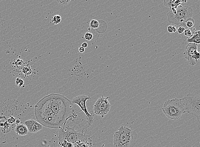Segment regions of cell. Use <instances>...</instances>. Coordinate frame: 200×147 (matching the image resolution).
<instances>
[{"instance_id":"8","label":"cell","mask_w":200,"mask_h":147,"mask_svg":"<svg viewBox=\"0 0 200 147\" xmlns=\"http://www.w3.org/2000/svg\"><path fill=\"white\" fill-rule=\"evenodd\" d=\"M183 54L189 65L191 66H194L198 62V59L200 60V52L198 50V45L189 43L186 47Z\"/></svg>"},{"instance_id":"19","label":"cell","mask_w":200,"mask_h":147,"mask_svg":"<svg viewBox=\"0 0 200 147\" xmlns=\"http://www.w3.org/2000/svg\"><path fill=\"white\" fill-rule=\"evenodd\" d=\"M84 38L87 40L90 41L93 39V35L92 33L87 32L84 35Z\"/></svg>"},{"instance_id":"18","label":"cell","mask_w":200,"mask_h":147,"mask_svg":"<svg viewBox=\"0 0 200 147\" xmlns=\"http://www.w3.org/2000/svg\"><path fill=\"white\" fill-rule=\"evenodd\" d=\"M24 82L23 80L22 79L20 78H17L16 79V84L18 87H21L24 85Z\"/></svg>"},{"instance_id":"13","label":"cell","mask_w":200,"mask_h":147,"mask_svg":"<svg viewBox=\"0 0 200 147\" xmlns=\"http://www.w3.org/2000/svg\"><path fill=\"white\" fill-rule=\"evenodd\" d=\"M187 42L197 45L200 44V31H196L191 37L188 38Z\"/></svg>"},{"instance_id":"28","label":"cell","mask_w":200,"mask_h":147,"mask_svg":"<svg viewBox=\"0 0 200 147\" xmlns=\"http://www.w3.org/2000/svg\"><path fill=\"white\" fill-rule=\"evenodd\" d=\"M20 120L17 119L16 120V122H15V123H16V125H18L20 124Z\"/></svg>"},{"instance_id":"14","label":"cell","mask_w":200,"mask_h":147,"mask_svg":"<svg viewBox=\"0 0 200 147\" xmlns=\"http://www.w3.org/2000/svg\"><path fill=\"white\" fill-rule=\"evenodd\" d=\"M0 126L2 127V131L4 133H8L10 131L11 127L7 120L4 123H0Z\"/></svg>"},{"instance_id":"3","label":"cell","mask_w":200,"mask_h":147,"mask_svg":"<svg viewBox=\"0 0 200 147\" xmlns=\"http://www.w3.org/2000/svg\"><path fill=\"white\" fill-rule=\"evenodd\" d=\"M66 124L65 123L62 127L60 128L58 136L59 142L66 141L72 144L75 146L82 142L91 141L90 137L83 135V132L81 133L80 130L77 131L75 130L76 125L72 127L68 126L67 129L65 130Z\"/></svg>"},{"instance_id":"10","label":"cell","mask_w":200,"mask_h":147,"mask_svg":"<svg viewBox=\"0 0 200 147\" xmlns=\"http://www.w3.org/2000/svg\"><path fill=\"white\" fill-rule=\"evenodd\" d=\"M25 125L28 127L29 132L35 133L43 128V126L35 120L30 119L24 122Z\"/></svg>"},{"instance_id":"21","label":"cell","mask_w":200,"mask_h":147,"mask_svg":"<svg viewBox=\"0 0 200 147\" xmlns=\"http://www.w3.org/2000/svg\"><path fill=\"white\" fill-rule=\"evenodd\" d=\"M185 36L188 38L191 37L192 36V32L191 30L190 29H187L185 30L184 32H183Z\"/></svg>"},{"instance_id":"31","label":"cell","mask_w":200,"mask_h":147,"mask_svg":"<svg viewBox=\"0 0 200 147\" xmlns=\"http://www.w3.org/2000/svg\"></svg>"},{"instance_id":"23","label":"cell","mask_w":200,"mask_h":147,"mask_svg":"<svg viewBox=\"0 0 200 147\" xmlns=\"http://www.w3.org/2000/svg\"><path fill=\"white\" fill-rule=\"evenodd\" d=\"M22 71L25 74L28 75H29L31 73V70L30 68H24L23 69Z\"/></svg>"},{"instance_id":"29","label":"cell","mask_w":200,"mask_h":147,"mask_svg":"<svg viewBox=\"0 0 200 147\" xmlns=\"http://www.w3.org/2000/svg\"><path fill=\"white\" fill-rule=\"evenodd\" d=\"M6 119V117L5 116H0V120Z\"/></svg>"},{"instance_id":"5","label":"cell","mask_w":200,"mask_h":147,"mask_svg":"<svg viewBox=\"0 0 200 147\" xmlns=\"http://www.w3.org/2000/svg\"><path fill=\"white\" fill-rule=\"evenodd\" d=\"M193 9L188 6H179L176 9V12L173 13L171 12L167 13V20L169 23L176 25L179 26L186 27L185 23L188 19L192 18Z\"/></svg>"},{"instance_id":"12","label":"cell","mask_w":200,"mask_h":147,"mask_svg":"<svg viewBox=\"0 0 200 147\" xmlns=\"http://www.w3.org/2000/svg\"><path fill=\"white\" fill-rule=\"evenodd\" d=\"M15 132L17 135L20 136H25L29 134L28 127L25 124H20L17 125L15 128Z\"/></svg>"},{"instance_id":"2","label":"cell","mask_w":200,"mask_h":147,"mask_svg":"<svg viewBox=\"0 0 200 147\" xmlns=\"http://www.w3.org/2000/svg\"><path fill=\"white\" fill-rule=\"evenodd\" d=\"M138 134L135 130L121 126L114 135V147H133L135 145Z\"/></svg>"},{"instance_id":"6","label":"cell","mask_w":200,"mask_h":147,"mask_svg":"<svg viewBox=\"0 0 200 147\" xmlns=\"http://www.w3.org/2000/svg\"><path fill=\"white\" fill-rule=\"evenodd\" d=\"M181 99L186 113L194 116L200 123V96L191 93Z\"/></svg>"},{"instance_id":"30","label":"cell","mask_w":200,"mask_h":147,"mask_svg":"<svg viewBox=\"0 0 200 147\" xmlns=\"http://www.w3.org/2000/svg\"><path fill=\"white\" fill-rule=\"evenodd\" d=\"M0 27H1V25H0Z\"/></svg>"},{"instance_id":"1","label":"cell","mask_w":200,"mask_h":147,"mask_svg":"<svg viewBox=\"0 0 200 147\" xmlns=\"http://www.w3.org/2000/svg\"><path fill=\"white\" fill-rule=\"evenodd\" d=\"M72 101L63 95L51 94L42 98L34 107L38 122L43 126L60 128L68 120L74 121L77 117Z\"/></svg>"},{"instance_id":"7","label":"cell","mask_w":200,"mask_h":147,"mask_svg":"<svg viewBox=\"0 0 200 147\" xmlns=\"http://www.w3.org/2000/svg\"><path fill=\"white\" fill-rule=\"evenodd\" d=\"M91 99L90 96L87 95H79L73 98L72 103L73 104H76L81 109L80 111H83L85 114L87 123L89 126H91L94 121V112L91 111L89 113L86 107L87 100Z\"/></svg>"},{"instance_id":"15","label":"cell","mask_w":200,"mask_h":147,"mask_svg":"<svg viewBox=\"0 0 200 147\" xmlns=\"http://www.w3.org/2000/svg\"><path fill=\"white\" fill-rule=\"evenodd\" d=\"M61 21V17L59 15H55L51 19V22L53 24L57 25Z\"/></svg>"},{"instance_id":"17","label":"cell","mask_w":200,"mask_h":147,"mask_svg":"<svg viewBox=\"0 0 200 147\" xmlns=\"http://www.w3.org/2000/svg\"><path fill=\"white\" fill-rule=\"evenodd\" d=\"M194 20L192 18L188 19L185 23V26L187 29L192 27L194 26Z\"/></svg>"},{"instance_id":"16","label":"cell","mask_w":200,"mask_h":147,"mask_svg":"<svg viewBox=\"0 0 200 147\" xmlns=\"http://www.w3.org/2000/svg\"><path fill=\"white\" fill-rule=\"evenodd\" d=\"M99 26V23L98 20H92L90 22V26L91 29H96Z\"/></svg>"},{"instance_id":"20","label":"cell","mask_w":200,"mask_h":147,"mask_svg":"<svg viewBox=\"0 0 200 147\" xmlns=\"http://www.w3.org/2000/svg\"><path fill=\"white\" fill-rule=\"evenodd\" d=\"M167 30H168V32L169 33H174L176 32L177 29L175 26L170 25L168 26V27H167Z\"/></svg>"},{"instance_id":"4","label":"cell","mask_w":200,"mask_h":147,"mask_svg":"<svg viewBox=\"0 0 200 147\" xmlns=\"http://www.w3.org/2000/svg\"><path fill=\"white\" fill-rule=\"evenodd\" d=\"M162 110L169 119L175 121L179 120L186 113L181 99L177 98L165 101Z\"/></svg>"},{"instance_id":"9","label":"cell","mask_w":200,"mask_h":147,"mask_svg":"<svg viewBox=\"0 0 200 147\" xmlns=\"http://www.w3.org/2000/svg\"><path fill=\"white\" fill-rule=\"evenodd\" d=\"M109 97L102 96L98 98L93 107L94 114L101 116L102 117H104V116L108 114L111 107L110 103L109 101Z\"/></svg>"},{"instance_id":"24","label":"cell","mask_w":200,"mask_h":147,"mask_svg":"<svg viewBox=\"0 0 200 147\" xmlns=\"http://www.w3.org/2000/svg\"><path fill=\"white\" fill-rule=\"evenodd\" d=\"M186 29H185V28L183 27H179L178 28V30H177L178 34H180L183 33V32H184L185 30Z\"/></svg>"},{"instance_id":"11","label":"cell","mask_w":200,"mask_h":147,"mask_svg":"<svg viewBox=\"0 0 200 147\" xmlns=\"http://www.w3.org/2000/svg\"><path fill=\"white\" fill-rule=\"evenodd\" d=\"M187 1H173V0H169V1H164V5L166 7H169L172 10L173 9H176L179 6L181 5L183 3H187Z\"/></svg>"},{"instance_id":"25","label":"cell","mask_w":200,"mask_h":147,"mask_svg":"<svg viewBox=\"0 0 200 147\" xmlns=\"http://www.w3.org/2000/svg\"><path fill=\"white\" fill-rule=\"evenodd\" d=\"M7 122H8L9 124H13V123L16 122V118L13 117H10L7 120Z\"/></svg>"},{"instance_id":"27","label":"cell","mask_w":200,"mask_h":147,"mask_svg":"<svg viewBox=\"0 0 200 147\" xmlns=\"http://www.w3.org/2000/svg\"><path fill=\"white\" fill-rule=\"evenodd\" d=\"M79 51L80 53H84L85 51V48L81 46V47H79Z\"/></svg>"},{"instance_id":"22","label":"cell","mask_w":200,"mask_h":147,"mask_svg":"<svg viewBox=\"0 0 200 147\" xmlns=\"http://www.w3.org/2000/svg\"><path fill=\"white\" fill-rule=\"evenodd\" d=\"M71 2L70 1H65V0H61V1H57V3L62 6H66L67 4H69Z\"/></svg>"},{"instance_id":"26","label":"cell","mask_w":200,"mask_h":147,"mask_svg":"<svg viewBox=\"0 0 200 147\" xmlns=\"http://www.w3.org/2000/svg\"><path fill=\"white\" fill-rule=\"evenodd\" d=\"M81 47H83V48H86L88 47V44L86 42H84L81 44Z\"/></svg>"}]
</instances>
